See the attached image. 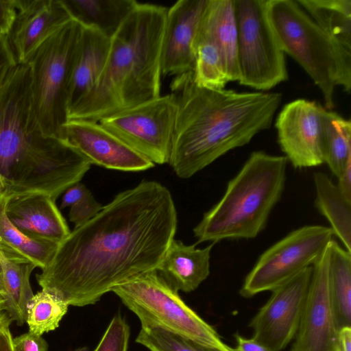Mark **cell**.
<instances>
[{"mask_svg": "<svg viewBox=\"0 0 351 351\" xmlns=\"http://www.w3.org/2000/svg\"><path fill=\"white\" fill-rule=\"evenodd\" d=\"M177 225L169 189L143 181L75 227L36 274L38 283L69 306L94 304L128 279L157 269Z\"/></svg>", "mask_w": 351, "mask_h": 351, "instance_id": "6da1fadb", "label": "cell"}, {"mask_svg": "<svg viewBox=\"0 0 351 351\" xmlns=\"http://www.w3.org/2000/svg\"><path fill=\"white\" fill-rule=\"evenodd\" d=\"M171 89L178 93L169 164L184 179L269 128L282 101L280 93L200 87L193 73L176 77Z\"/></svg>", "mask_w": 351, "mask_h": 351, "instance_id": "7a4b0ae2", "label": "cell"}, {"mask_svg": "<svg viewBox=\"0 0 351 351\" xmlns=\"http://www.w3.org/2000/svg\"><path fill=\"white\" fill-rule=\"evenodd\" d=\"M167 8L137 3L110 38L96 86L68 111L67 120L101 119L158 97L161 49Z\"/></svg>", "mask_w": 351, "mask_h": 351, "instance_id": "3957f363", "label": "cell"}, {"mask_svg": "<svg viewBox=\"0 0 351 351\" xmlns=\"http://www.w3.org/2000/svg\"><path fill=\"white\" fill-rule=\"evenodd\" d=\"M287 161L285 156L253 152L228 182L220 200L194 228L197 243L256 237L281 198Z\"/></svg>", "mask_w": 351, "mask_h": 351, "instance_id": "277c9868", "label": "cell"}, {"mask_svg": "<svg viewBox=\"0 0 351 351\" xmlns=\"http://www.w3.org/2000/svg\"><path fill=\"white\" fill-rule=\"evenodd\" d=\"M266 14L284 53L312 79L324 108L331 110L337 86L350 93L351 49L322 29L295 0H267Z\"/></svg>", "mask_w": 351, "mask_h": 351, "instance_id": "5b68a950", "label": "cell"}, {"mask_svg": "<svg viewBox=\"0 0 351 351\" xmlns=\"http://www.w3.org/2000/svg\"><path fill=\"white\" fill-rule=\"evenodd\" d=\"M82 26L71 19L47 38L26 62L31 75L32 105L47 136L64 138L69 95Z\"/></svg>", "mask_w": 351, "mask_h": 351, "instance_id": "8992f818", "label": "cell"}, {"mask_svg": "<svg viewBox=\"0 0 351 351\" xmlns=\"http://www.w3.org/2000/svg\"><path fill=\"white\" fill-rule=\"evenodd\" d=\"M139 319L180 335L212 351H235L180 298L156 269L136 275L111 290Z\"/></svg>", "mask_w": 351, "mask_h": 351, "instance_id": "52a82bcc", "label": "cell"}, {"mask_svg": "<svg viewBox=\"0 0 351 351\" xmlns=\"http://www.w3.org/2000/svg\"><path fill=\"white\" fill-rule=\"evenodd\" d=\"M267 0H233L241 85L267 90L288 80L285 53L266 14Z\"/></svg>", "mask_w": 351, "mask_h": 351, "instance_id": "ba28073f", "label": "cell"}, {"mask_svg": "<svg viewBox=\"0 0 351 351\" xmlns=\"http://www.w3.org/2000/svg\"><path fill=\"white\" fill-rule=\"evenodd\" d=\"M330 227L308 225L295 229L267 249L245 278L239 291L246 298L272 291L319 258L332 239Z\"/></svg>", "mask_w": 351, "mask_h": 351, "instance_id": "9c48e42d", "label": "cell"}, {"mask_svg": "<svg viewBox=\"0 0 351 351\" xmlns=\"http://www.w3.org/2000/svg\"><path fill=\"white\" fill-rule=\"evenodd\" d=\"M177 111V96L171 93L98 122L154 165H163L169 161Z\"/></svg>", "mask_w": 351, "mask_h": 351, "instance_id": "30bf717a", "label": "cell"}, {"mask_svg": "<svg viewBox=\"0 0 351 351\" xmlns=\"http://www.w3.org/2000/svg\"><path fill=\"white\" fill-rule=\"evenodd\" d=\"M312 266L271 291L249 323L253 337L271 351H282L294 339L301 318Z\"/></svg>", "mask_w": 351, "mask_h": 351, "instance_id": "8fae6325", "label": "cell"}, {"mask_svg": "<svg viewBox=\"0 0 351 351\" xmlns=\"http://www.w3.org/2000/svg\"><path fill=\"white\" fill-rule=\"evenodd\" d=\"M329 243L312 266L299 326L290 351H339L329 289Z\"/></svg>", "mask_w": 351, "mask_h": 351, "instance_id": "7c38bea8", "label": "cell"}, {"mask_svg": "<svg viewBox=\"0 0 351 351\" xmlns=\"http://www.w3.org/2000/svg\"><path fill=\"white\" fill-rule=\"evenodd\" d=\"M324 108L314 101L298 99L285 105L276 119L278 144L295 168L324 163L321 145Z\"/></svg>", "mask_w": 351, "mask_h": 351, "instance_id": "4fadbf2b", "label": "cell"}, {"mask_svg": "<svg viewBox=\"0 0 351 351\" xmlns=\"http://www.w3.org/2000/svg\"><path fill=\"white\" fill-rule=\"evenodd\" d=\"M64 131V138L91 165L124 171H144L154 167L152 161L106 130L99 122L67 120Z\"/></svg>", "mask_w": 351, "mask_h": 351, "instance_id": "5bb4252c", "label": "cell"}, {"mask_svg": "<svg viewBox=\"0 0 351 351\" xmlns=\"http://www.w3.org/2000/svg\"><path fill=\"white\" fill-rule=\"evenodd\" d=\"M16 15L6 38L16 64L72 19L62 0H16Z\"/></svg>", "mask_w": 351, "mask_h": 351, "instance_id": "9a60e30c", "label": "cell"}, {"mask_svg": "<svg viewBox=\"0 0 351 351\" xmlns=\"http://www.w3.org/2000/svg\"><path fill=\"white\" fill-rule=\"evenodd\" d=\"M206 2L179 0L167 8L161 49L162 77L193 73V43Z\"/></svg>", "mask_w": 351, "mask_h": 351, "instance_id": "2e32d148", "label": "cell"}, {"mask_svg": "<svg viewBox=\"0 0 351 351\" xmlns=\"http://www.w3.org/2000/svg\"><path fill=\"white\" fill-rule=\"evenodd\" d=\"M55 201L41 193L19 195L6 199L5 213L26 236L58 244L71 231Z\"/></svg>", "mask_w": 351, "mask_h": 351, "instance_id": "e0dca14e", "label": "cell"}, {"mask_svg": "<svg viewBox=\"0 0 351 351\" xmlns=\"http://www.w3.org/2000/svg\"><path fill=\"white\" fill-rule=\"evenodd\" d=\"M199 39L210 40L216 46L229 82H239L238 32L233 0H207L195 38Z\"/></svg>", "mask_w": 351, "mask_h": 351, "instance_id": "ac0fdd59", "label": "cell"}, {"mask_svg": "<svg viewBox=\"0 0 351 351\" xmlns=\"http://www.w3.org/2000/svg\"><path fill=\"white\" fill-rule=\"evenodd\" d=\"M215 243L204 248L185 245L173 239L157 268L158 273L176 291L195 290L210 274V253Z\"/></svg>", "mask_w": 351, "mask_h": 351, "instance_id": "d6986e66", "label": "cell"}, {"mask_svg": "<svg viewBox=\"0 0 351 351\" xmlns=\"http://www.w3.org/2000/svg\"><path fill=\"white\" fill-rule=\"evenodd\" d=\"M110 38L99 30L82 26L69 95V109L97 84L107 62Z\"/></svg>", "mask_w": 351, "mask_h": 351, "instance_id": "ffe728a7", "label": "cell"}, {"mask_svg": "<svg viewBox=\"0 0 351 351\" xmlns=\"http://www.w3.org/2000/svg\"><path fill=\"white\" fill-rule=\"evenodd\" d=\"M72 19L111 38L137 4L135 0H62Z\"/></svg>", "mask_w": 351, "mask_h": 351, "instance_id": "44dd1931", "label": "cell"}, {"mask_svg": "<svg viewBox=\"0 0 351 351\" xmlns=\"http://www.w3.org/2000/svg\"><path fill=\"white\" fill-rule=\"evenodd\" d=\"M315 206L329 222L333 234L351 252V202L341 194L337 184L322 171L313 174Z\"/></svg>", "mask_w": 351, "mask_h": 351, "instance_id": "7402d4cb", "label": "cell"}, {"mask_svg": "<svg viewBox=\"0 0 351 351\" xmlns=\"http://www.w3.org/2000/svg\"><path fill=\"white\" fill-rule=\"evenodd\" d=\"M329 289L336 324L351 326V252L329 243Z\"/></svg>", "mask_w": 351, "mask_h": 351, "instance_id": "603a6c76", "label": "cell"}, {"mask_svg": "<svg viewBox=\"0 0 351 351\" xmlns=\"http://www.w3.org/2000/svg\"><path fill=\"white\" fill-rule=\"evenodd\" d=\"M321 145L324 162L337 178L351 160L350 121L335 112L324 108Z\"/></svg>", "mask_w": 351, "mask_h": 351, "instance_id": "cb8c5ba5", "label": "cell"}, {"mask_svg": "<svg viewBox=\"0 0 351 351\" xmlns=\"http://www.w3.org/2000/svg\"><path fill=\"white\" fill-rule=\"evenodd\" d=\"M326 32L351 49V0H297Z\"/></svg>", "mask_w": 351, "mask_h": 351, "instance_id": "d4e9b609", "label": "cell"}, {"mask_svg": "<svg viewBox=\"0 0 351 351\" xmlns=\"http://www.w3.org/2000/svg\"><path fill=\"white\" fill-rule=\"evenodd\" d=\"M1 262L5 287L4 308L13 321L23 326L26 321L27 306L34 295L29 278L36 267L32 263Z\"/></svg>", "mask_w": 351, "mask_h": 351, "instance_id": "484cf974", "label": "cell"}, {"mask_svg": "<svg viewBox=\"0 0 351 351\" xmlns=\"http://www.w3.org/2000/svg\"><path fill=\"white\" fill-rule=\"evenodd\" d=\"M6 199H0V239L10 248L25 257L36 267L43 269L58 244L30 238L17 229L5 213Z\"/></svg>", "mask_w": 351, "mask_h": 351, "instance_id": "4316f807", "label": "cell"}, {"mask_svg": "<svg viewBox=\"0 0 351 351\" xmlns=\"http://www.w3.org/2000/svg\"><path fill=\"white\" fill-rule=\"evenodd\" d=\"M195 66L193 80L196 85L213 90L224 89L229 82L221 56L216 46L206 39L193 43Z\"/></svg>", "mask_w": 351, "mask_h": 351, "instance_id": "83f0119b", "label": "cell"}, {"mask_svg": "<svg viewBox=\"0 0 351 351\" xmlns=\"http://www.w3.org/2000/svg\"><path fill=\"white\" fill-rule=\"evenodd\" d=\"M69 305L56 295L41 290L32 298L25 322L29 331L38 335L56 330Z\"/></svg>", "mask_w": 351, "mask_h": 351, "instance_id": "f1b7e54d", "label": "cell"}, {"mask_svg": "<svg viewBox=\"0 0 351 351\" xmlns=\"http://www.w3.org/2000/svg\"><path fill=\"white\" fill-rule=\"evenodd\" d=\"M136 342L150 351H212L180 335L156 326H141Z\"/></svg>", "mask_w": 351, "mask_h": 351, "instance_id": "f546056e", "label": "cell"}, {"mask_svg": "<svg viewBox=\"0 0 351 351\" xmlns=\"http://www.w3.org/2000/svg\"><path fill=\"white\" fill-rule=\"evenodd\" d=\"M66 207L70 208L69 220L77 227L95 217L104 206L95 200L90 190L79 182L64 192L60 208Z\"/></svg>", "mask_w": 351, "mask_h": 351, "instance_id": "4dcf8cb0", "label": "cell"}, {"mask_svg": "<svg viewBox=\"0 0 351 351\" xmlns=\"http://www.w3.org/2000/svg\"><path fill=\"white\" fill-rule=\"evenodd\" d=\"M129 338L130 327L121 315L117 313L93 351H128Z\"/></svg>", "mask_w": 351, "mask_h": 351, "instance_id": "1f68e13d", "label": "cell"}, {"mask_svg": "<svg viewBox=\"0 0 351 351\" xmlns=\"http://www.w3.org/2000/svg\"><path fill=\"white\" fill-rule=\"evenodd\" d=\"M14 351H48V344L40 335L31 332L13 339Z\"/></svg>", "mask_w": 351, "mask_h": 351, "instance_id": "d6a6232c", "label": "cell"}, {"mask_svg": "<svg viewBox=\"0 0 351 351\" xmlns=\"http://www.w3.org/2000/svg\"><path fill=\"white\" fill-rule=\"evenodd\" d=\"M16 0H0V38H6L16 15Z\"/></svg>", "mask_w": 351, "mask_h": 351, "instance_id": "836d02e7", "label": "cell"}, {"mask_svg": "<svg viewBox=\"0 0 351 351\" xmlns=\"http://www.w3.org/2000/svg\"><path fill=\"white\" fill-rule=\"evenodd\" d=\"M16 64L6 38H0V89Z\"/></svg>", "mask_w": 351, "mask_h": 351, "instance_id": "e575fe53", "label": "cell"}, {"mask_svg": "<svg viewBox=\"0 0 351 351\" xmlns=\"http://www.w3.org/2000/svg\"><path fill=\"white\" fill-rule=\"evenodd\" d=\"M234 337L236 346L234 349L235 351H271L254 338L247 339L239 334H236Z\"/></svg>", "mask_w": 351, "mask_h": 351, "instance_id": "d590c367", "label": "cell"}, {"mask_svg": "<svg viewBox=\"0 0 351 351\" xmlns=\"http://www.w3.org/2000/svg\"><path fill=\"white\" fill-rule=\"evenodd\" d=\"M337 178V185L339 191L346 199L351 202V160L346 164Z\"/></svg>", "mask_w": 351, "mask_h": 351, "instance_id": "8d00e7d4", "label": "cell"}, {"mask_svg": "<svg viewBox=\"0 0 351 351\" xmlns=\"http://www.w3.org/2000/svg\"><path fill=\"white\" fill-rule=\"evenodd\" d=\"M0 261L18 263H30L23 256L20 255L8 247L0 239Z\"/></svg>", "mask_w": 351, "mask_h": 351, "instance_id": "74e56055", "label": "cell"}, {"mask_svg": "<svg viewBox=\"0 0 351 351\" xmlns=\"http://www.w3.org/2000/svg\"><path fill=\"white\" fill-rule=\"evenodd\" d=\"M339 351H351V326L342 327L338 332Z\"/></svg>", "mask_w": 351, "mask_h": 351, "instance_id": "f35d334b", "label": "cell"}, {"mask_svg": "<svg viewBox=\"0 0 351 351\" xmlns=\"http://www.w3.org/2000/svg\"><path fill=\"white\" fill-rule=\"evenodd\" d=\"M0 351H14L10 328L0 330Z\"/></svg>", "mask_w": 351, "mask_h": 351, "instance_id": "ab89813d", "label": "cell"}, {"mask_svg": "<svg viewBox=\"0 0 351 351\" xmlns=\"http://www.w3.org/2000/svg\"><path fill=\"white\" fill-rule=\"evenodd\" d=\"M12 322V319L4 308V302L0 303V330L8 328Z\"/></svg>", "mask_w": 351, "mask_h": 351, "instance_id": "60d3db41", "label": "cell"}, {"mask_svg": "<svg viewBox=\"0 0 351 351\" xmlns=\"http://www.w3.org/2000/svg\"><path fill=\"white\" fill-rule=\"evenodd\" d=\"M0 294H1L3 298L5 296V287L4 283L3 278V271L1 262L0 261Z\"/></svg>", "mask_w": 351, "mask_h": 351, "instance_id": "b9f144b4", "label": "cell"}, {"mask_svg": "<svg viewBox=\"0 0 351 351\" xmlns=\"http://www.w3.org/2000/svg\"><path fill=\"white\" fill-rule=\"evenodd\" d=\"M5 187L4 182L0 176V199L5 197Z\"/></svg>", "mask_w": 351, "mask_h": 351, "instance_id": "7bdbcfd3", "label": "cell"}, {"mask_svg": "<svg viewBox=\"0 0 351 351\" xmlns=\"http://www.w3.org/2000/svg\"><path fill=\"white\" fill-rule=\"evenodd\" d=\"M72 351H89V350H88V348H86V347H82V348H79L75 349Z\"/></svg>", "mask_w": 351, "mask_h": 351, "instance_id": "ee69618b", "label": "cell"}, {"mask_svg": "<svg viewBox=\"0 0 351 351\" xmlns=\"http://www.w3.org/2000/svg\"><path fill=\"white\" fill-rule=\"evenodd\" d=\"M4 300H4L3 296L1 294H0V303L3 302H4Z\"/></svg>", "mask_w": 351, "mask_h": 351, "instance_id": "f6af8a7d", "label": "cell"}]
</instances>
